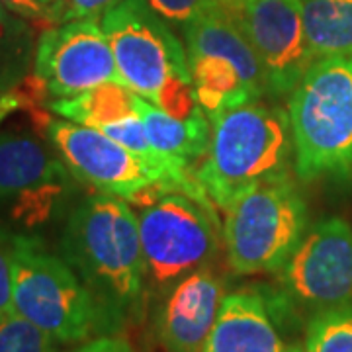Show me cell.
<instances>
[{"label":"cell","instance_id":"cell-1","mask_svg":"<svg viewBox=\"0 0 352 352\" xmlns=\"http://www.w3.org/2000/svg\"><path fill=\"white\" fill-rule=\"evenodd\" d=\"M59 254L122 325L147 292L138 212L124 198L90 194L65 219Z\"/></svg>","mask_w":352,"mask_h":352},{"label":"cell","instance_id":"cell-2","mask_svg":"<svg viewBox=\"0 0 352 352\" xmlns=\"http://www.w3.org/2000/svg\"><path fill=\"white\" fill-rule=\"evenodd\" d=\"M210 124L196 178L214 206L227 210L252 188L289 176L294 143L288 110L256 100L217 113Z\"/></svg>","mask_w":352,"mask_h":352},{"label":"cell","instance_id":"cell-3","mask_svg":"<svg viewBox=\"0 0 352 352\" xmlns=\"http://www.w3.org/2000/svg\"><path fill=\"white\" fill-rule=\"evenodd\" d=\"M120 80L175 118L201 113L184 41L147 0H122L100 18Z\"/></svg>","mask_w":352,"mask_h":352},{"label":"cell","instance_id":"cell-4","mask_svg":"<svg viewBox=\"0 0 352 352\" xmlns=\"http://www.w3.org/2000/svg\"><path fill=\"white\" fill-rule=\"evenodd\" d=\"M294 173L303 182L352 180V53L317 57L288 96Z\"/></svg>","mask_w":352,"mask_h":352},{"label":"cell","instance_id":"cell-5","mask_svg":"<svg viewBox=\"0 0 352 352\" xmlns=\"http://www.w3.org/2000/svg\"><path fill=\"white\" fill-rule=\"evenodd\" d=\"M12 270V305L30 323L59 344L85 342L122 325L41 237L18 235L6 241Z\"/></svg>","mask_w":352,"mask_h":352},{"label":"cell","instance_id":"cell-6","mask_svg":"<svg viewBox=\"0 0 352 352\" xmlns=\"http://www.w3.org/2000/svg\"><path fill=\"white\" fill-rule=\"evenodd\" d=\"M80 182L61 155L25 131L0 133V241L41 237L67 219Z\"/></svg>","mask_w":352,"mask_h":352},{"label":"cell","instance_id":"cell-7","mask_svg":"<svg viewBox=\"0 0 352 352\" xmlns=\"http://www.w3.org/2000/svg\"><path fill=\"white\" fill-rule=\"evenodd\" d=\"M180 30L196 98L208 118L268 96L263 65L229 8L200 14Z\"/></svg>","mask_w":352,"mask_h":352},{"label":"cell","instance_id":"cell-8","mask_svg":"<svg viewBox=\"0 0 352 352\" xmlns=\"http://www.w3.org/2000/svg\"><path fill=\"white\" fill-rule=\"evenodd\" d=\"M223 212L227 264L239 276L276 274L309 229L307 206L289 176L252 188Z\"/></svg>","mask_w":352,"mask_h":352},{"label":"cell","instance_id":"cell-9","mask_svg":"<svg viewBox=\"0 0 352 352\" xmlns=\"http://www.w3.org/2000/svg\"><path fill=\"white\" fill-rule=\"evenodd\" d=\"M139 208L147 288L166 294L182 278L212 264L221 239L214 204L184 190H168Z\"/></svg>","mask_w":352,"mask_h":352},{"label":"cell","instance_id":"cell-10","mask_svg":"<svg viewBox=\"0 0 352 352\" xmlns=\"http://www.w3.org/2000/svg\"><path fill=\"white\" fill-rule=\"evenodd\" d=\"M45 133L75 178L102 194L143 206L168 190H182L175 180L96 127L69 120H45Z\"/></svg>","mask_w":352,"mask_h":352},{"label":"cell","instance_id":"cell-11","mask_svg":"<svg viewBox=\"0 0 352 352\" xmlns=\"http://www.w3.org/2000/svg\"><path fill=\"white\" fill-rule=\"evenodd\" d=\"M278 274L288 307L309 317L352 303V226L331 215L309 227Z\"/></svg>","mask_w":352,"mask_h":352},{"label":"cell","instance_id":"cell-12","mask_svg":"<svg viewBox=\"0 0 352 352\" xmlns=\"http://www.w3.org/2000/svg\"><path fill=\"white\" fill-rule=\"evenodd\" d=\"M34 80L51 100L71 98L104 82H122L100 20H73L43 30L36 45Z\"/></svg>","mask_w":352,"mask_h":352},{"label":"cell","instance_id":"cell-13","mask_svg":"<svg viewBox=\"0 0 352 352\" xmlns=\"http://www.w3.org/2000/svg\"><path fill=\"white\" fill-rule=\"evenodd\" d=\"M229 10L263 65L268 96H289L314 65L302 0H235Z\"/></svg>","mask_w":352,"mask_h":352},{"label":"cell","instance_id":"cell-14","mask_svg":"<svg viewBox=\"0 0 352 352\" xmlns=\"http://www.w3.org/2000/svg\"><path fill=\"white\" fill-rule=\"evenodd\" d=\"M223 298V280L210 266L168 289L157 315V337L163 352H201Z\"/></svg>","mask_w":352,"mask_h":352},{"label":"cell","instance_id":"cell-15","mask_svg":"<svg viewBox=\"0 0 352 352\" xmlns=\"http://www.w3.org/2000/svg\"><path fill=\"white\" fill-rule=\"evenodd\" d=\"M201 352L305 351L282 337L264 296L258 292H233L223 298Z\"/></svg>","mask_w":352,"mask_h":352},{"label":"cell","instance_id":"cell-16","mask_svg":"<svg viewBox=\"0 0 352 352\" xmlns=\"http://www.w3.org/2000/svg\"><path fill=\"white\" fill-rule=\"evenodd\" d=\"M138 113L153 149L180 173L196 175L192 173V166L204 159L208 149L210 118L204 112L186 120L175 118L145 98H139Z\"/></svg>","mask_w":352,"mask_h":352},{"label":"cell","instance_id":"cell-17","mask_svg":"<svg viewBox=\"0 0 352 352\" xmlns=\"http://www.w3.org/2000/svg\"><path fill=\"white\" fill-rule=\"evenodd\" d=\"M139 98V94L122 82H104L71 98L51 100L50 110L69 122L104 129L138 116Z\"/></svg>","mask_w":352,"mask_h":352},{"label":"cell","instance_id":"cell-18","mask_svg":"<svg viewBox=\"0 0 352 352\" xmlns=\"http://www.w3.org/2000/svg\"><path fill=\"white\" fill-rule=\"evenodd\" d=\"M315 57L352 53V0H302Z\"/></svg>","mask_w":352,"mask_h":352},{"label":"cell","instance_id":"cell-19","mask_svg":"<svg viewBox=\"0 0 352 352\" xmlns=\"http://www.w3.org/2000/svg\"><path fill=\"white\" fill-rule=\"evenodd\" d=\"M36 45L30 22L0 2V96L14 92L32 75Z\"/></svg>","mask_w":352,"mask_h":352},{"label":"cell","instance_id":"cell-20","mask_svg":"<svg viewBox=\"0 0 352 352\" xmlns=\"http://www.w3.org/2000/svg\"><path fill=\"white\" fill-rule=\"evenodd\" d=\"M305 352H352V303L314 314L305 327Z\"/></svg>","mask_w":352,"mask_h":352},{"label":"cell","instance_id":"cell-21","mask_svg":"<svg viewBox=\"0 0 352 352\" xmlns=\"http://www.w3.org/2000/svg\"><path fill=\"white\" fill-rule=\"evenodd\" d=\"M57 340L20 314L0 317V352H57Z\"/></svg>","mask_w":352,"mask_h":352},{"label":"cell","instance_id":"cell-22","mask_svg":"<svg viewBox=\"0 0 352 352\" xmlns=\"http://www.w3.org/2000/svg\"><path fill=\"white\" fill-rule=\"evenodd\" d=\"M155 12L170 25H186L200 14L215 8H229L235 0H147Z\"/></svg>","mask_w":352,"mask_h":352},{"label":"cell","instance_id":"cell-23","mask_svg":"<svg viewBox=\"0 0 352 352\" xmlns=\"http://www.w3.org/2000/svg\"><path fill=\"white\" fill-rule=\"evenodd\" d=\"M120 2L122 0H55L47 4V24H65L87 18L100 20L104 14Z\"/></svg>","mask_w":352,"mask_h":352},{"label":"cell","instance_id":"cell-24","mask_svg":"<svg viewBox=\"0 0 352 352\" xmlns=\"http://www.w3.org/2000/svg\"><path fill=\"white\" fill-rule=\"evenodd\" d=\"M14 311L12 305V270L6 243L0 241V317Z\"/></svg>","mask_w":352,"mask_h":352},{"label":"cell","instance_id":"cell-25","mask_svg":"<svg viewBox=\"0 0 352 352\" xmlns=\"http://www.w3.org/2000/svg\"><path fill=\"white\" fill-rule=\"evenodd\" d=\"M0 2L25 20L47 22V6L38 2V0H0Z\"/></svg>","mask_w":352,"mask_h":352},{"label":"cell","instance_id":"cell-26","mask_svg":"<svg viewBox=\"0 0 352 352\" xmlns=\"http://www.w3.org/2000/svg\"><path fill=\"white\" fill-rule=\"evenodd\" d=\"M71 352H133L131 344L122 337H112V335H102L98 339H92L85 342Z\"/></svg>","mask_w":352,"mask_h":352},{"label":"cell","instance_id":"cell-27","mask_svg":"<svg viewBox=\"0 0 352 352\" xmlns=\"http://www.w3.org/2000/svg\"><path fill=\"white\" fill-rule=\"evenodd\" d=\"M22 104H24V96L18 94L16 90H14V92H8V94H2V96H0V124H2V120H4L8 113H12L14 110H18Z\"/></svg>","mask_w":352,"mask_h":352},{"label":"cell","instance_id":"cell-28","mask_svg":"<svg viewBox=\"0 0 352 352\" xmlns=\"http://www.w3.org/2000/svg\"><path fill=\"white\" fill-rule=\"evenodd\" d=\"M38 2H41V4H45V6H47V4H51V2H55V0H38Z\"/></svg>","mask_w":352,"mask_h":352}]
</instances>
